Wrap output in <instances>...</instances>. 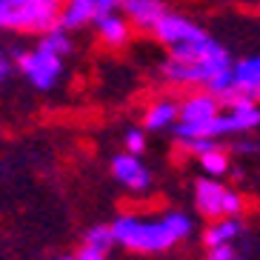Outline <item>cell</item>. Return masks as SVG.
Wrapping results in <instances>:
<instances>
[{
    "mask_svg": "<svg viewBox=\"0 0 260 260\" xmlns=\"http://www.w3.org/2000/svg\"><path fill=\"white\" fill-rule=\"evenodd\" d=\"M117 246L138 254H160L169 252L175 243L191 237L194 232V217L180 209L160 214V217H135V214H120L112 220Z\"/></svg>",
    "mask_w": 260,
    "mask_h": 260,
    "instance_id": "6da1fadb",
    "label": "cell"
},
{
    "mask_svg": "<svg viewBox=\"0 0 260 260\" xmlns=\"http://www.w3.org/2000/svg\"><path fill=\"white\" fill-rule=\"evenodd\" d=\"M235 66L229 49L220 40H214L212 35H203L200 40H191L183 46L169 49V57L163 60L160 75L169 83L177 86H203L206 89L212 80Z\"/></svg>",
    "mask_w": 260,
    "mask_h": 260,
    "instance_id": "7a4b0ae2",
    "label": "cell"
},
{
    "mask_svg": "<svg viewBox=\"0 0 260 260\" xmlns=\"http://www.w3.org/2000/svg\"><path fill=\"white\" fill-rule=\"evenodd\" d=\"M63 3L49 0H29L20 6L0 9V26L3 31H26V35H46L49 29L60 23Z\"/></svg>",
    "mask_w": 260,
    "mask_h": 260,
    "instance_id": "3957f363",
    "label": "cell"
},
{
    "mask_svg": "<svg viewBox=\"0 0 260 260\" xmlns=\"http://www.w3.org/2000/svg\"><path fill=\"white\" fill-rule=\"evenodd\" d=\"M12 57L17 63V72L29 80L38 92H52L63 77V57L49 52L43 46L35 49H12Z\"/></svg>",
    "mask_w": 260,
    "mask_h": 260,
    "instance_id": "277c9868",
    "label": "cell"
},
{
    "mask_svg": "<svg viewBox=\"0 0 260 260\" xmlns=\"http://www.w3.org/2000/svg\"><path fill=\"white\" fill-rule=\"evenodd\" d=\"M112 177L123 186L126 191H146L152 186V172L140 160V154L123 152L112 157Z\"/></svg>",
    "mask_w": 260,
    "mask_h": 260,
    "instance_id": "5b68a950",
    "label": "cell"
},
{
    "mask_svg": "<svg viewBox=\"0 0 260 260\" xmlns=\"http://www.w3.org/2000/svg\"><path fill=\"white\" fill-rule=\"evenodd\" d=\"M226 194L229 189L223 186V177H198L194 180V206L203 217H226Z\"/></svg>",
    "mask_w": 260,
    "mask_h": 260,
    "instance_id": "8992f818",
    "label": "cell"
},
{
    "mask_svg": "<svg viewBox=\"0 0 260 260\" xmlns=\"http://www.w3.org/2000/svg\"><path fill=\"white\" fill-rule=\"evenodd\" d=\"M203 35H206V31L200 29L194 20H189V17H183V15H175V12H166V17H163L160 23H157V29H154V38L169 49L191 43V40H200Z\"/></svg>",
    "mask_w": 260,
    "mask_h": 260,
    "instance_id": "52a82bcc",
    "label": "cell"
},
{
    "mask_svg": "<svg viewBox=\"0 0 260 260\" xmlns=\"http://www.w3.org/2000/svg\"><path fill=\"white\" fill-rule=\"evenodd\" d=\"M235 83H232L229 98L223 100V106L237 98H249L260 103V54H249L243 60H235Z\"/></svg>",
    "mask_w": 260,
    "mask_h": 260,
    "instance_id": "ba28073f",
    "label": "cell"
},
{
    "mask_svg": "<svg viewBox=\"0 0 260 260\" xmlns=\"http://www.w3.org/2000/svg\"><path fill=\"white\" fill-rule=\"evenodd\" d=\"M223 120H226V132L229 138L235 135H249V132L260 129V103L249 98H237L223 106Z\"/></svg>",
    "mask_w": 260,
    "mask_h": 260,
    "instance_id": "9c48e42d",
    "label": "cell"
},
{
    "mask_svg": "<svg viewBox=\"0 0 260 260\" xmlns=\"http://www.w3.org/2000/svg\"><path fill=\"white\" fill-rule=\"evenodd\" d=\"M223 112V100L217 98L214 92L203 89V92H194L189 98L180 100V120L183 123H203L212 120Z\"/></svg>",
    "mask_w": 260,
    "mask_h": 260,
    "instance_id": "30bf717a",
    "label": "cell"
},
{
    "mask_svg": "<svg viewBox=\"0 0 260 260\" xmlns=\"http://www.w3.org/2000/svg\"><path fill=\"white\" fill-rule=\"evenodd\" d=\"M123 15L132 20V26H138L140 31H152L157 29L163 17H166V6L163 0H126Z\"/></svg>",
    "mask_w": 260,
    "mask_h": 260,
    "instance_id": "8fae6325",
    "label": "cell"
},
{
    "mask_svg": "<svg viewBox=\"0 0 260 260\" xmlns=\"http://www.w3.org/2000/svg\"><path fill=\"white\" fill-rule=\"evenodd\" d=\"M177 120H180V100L160 98L146 109L143 126L146 132H166V129H175Z\"/></svg>",
    "mask_w": 260,
    "mask_h": 260,
    "instance_id": "7c38bea8",
    "label": "cell"
},
{
    "mask_svg": "<svg viewBox=\"0 0 260 260\" xmlns=\"http://www.w3.org/2000/svg\"><path fill=\"white\" fill-rule=\"evenodd\" d=\"M129 23H132L129 17L117 15V12L94 17V29H98L100 40H103V43H109V46H123V43L129 40V31H132Z\"/></svg>",
    "mask_w": 260,
    "mask_h": 260,
    "instance_id": "4fadbf2b",
    "label": "cell"
},
{
    "mask_svg": "<svg viewBox=\"0 0 260 260\" xmlns=\"http://www.w3.org/2000/svg\"><path fill=\"white\" fill-rule=\"evenodd\" d=\"M94 17H98L94 0H66L57 26L75 31V29H83V26H94Z\"/></svg>",
    "mask_w": 260,
    "mask_h": 260,
    "instance_id": "5bb4252c",
    "label": "cell"
},
{
    "mask_svg": "<svg viewBox=\"0 0 260 260\" xmlns=\"http://www.w3.org/2000/svg\"><path fill=\"white\" fill-rule=\"evenodd\" d=\"M240 235H243V223L237 220V217H217L203 232V243H206V249H212V246L235 243Z\"/></svg>",
    "mask_w": 260,
    "mask_h": 260,
    "instance_id": "9a60e30c",
    "label": "cell"
},
{
    "mask_svg": "<svg viewBox=\"0 0 260 260\" xmlns=\"http://www.w3.org/2000/svg\"><path fill=\"white\" fill-rule=\"evenodd\" d=\"M198 163H200V172L209 177H226L232 172V157L229 152H223L220 146L212 149V152H203L198 157Z\"/></svg>",
    "mask_w": 260,
    "mask_h": 260,
    "instance_id": "2e32d148",
    "label": "cell"
},
{
    "mask_svg": "<svg viewBox=\"0 0 260 260\" xmlns=\"http://www.w3.org/2000/svg\"><path fill=\"white\" fill-rule=\"evenodd\" d=\"M38 46H43V49H49V52L66 57V54L72 52L69 29H63V26H54V29H49L46 35H40V43H38Z\"/></svg>",
    "mask_w": 260,
    "mask_h": 260,
    "instance_id": "e0dca14e",
    "label": "cell"
},
{
    "mask_svg": "<svg viewBox=\"0 0 260 260\" xmlns=\"http://www.w3.org/2000/svg\"><path fill=\"white\" fill-rule=\"evenodd\" d=\"M83 243L86 246H94V249H100V252H109L112 246H117L112 223H98V226H92V229H86Z\"/></svg>",
    "mask_w": 260,
    "mask_h": 260,
    "instance_id": "ac0fdd59",
    "label": "cell"
},
{
    "mask_svg": "<svg viewBox=\"0 0 260 260\" xmlns=\"http://www.w3.org/2000/svg\"><path fill=\"white\" fill-rule=\"evenodd\" d=\"M123 143H126V152L143 154L146 152V132L143 129H129L123 135Z\"/></svg>",
    "mask_w": 260,
    "mask_h": 260,
    "instance_id": "d6986e66",
    "label": "cell"
},
{
    "mask_svg": "<svg viewBox=\"0 0 260 260\" xmlns=\"http://www.w3.org/2000/svg\"><path fill=\"white\" fill-rule=\"evenodd\" d=\"M180 146H183L189 154L200 157L203 152H212V149H217V140H214V138H194V140H183Z\"/></svg>",
    "mask_w": 260,
    "mask_h": 260,
    "instance_id": "ffe728a7",
    "label": "cell"
},
{
    "mask_svg": "<svg viewBox=\"0 0 260 260\" xmlns=\"http://www.w3.org/2000/svg\"><path fill=\"white\" fill-rule=\"evenodd\" d=\"M206 260H240V252L235 249V243L212 246V249L206 252Z\"/></svg>",
    "mask_w": 260,
    "mask_h": 260,
    "instance_id": "44dd1931",
    "label": "cell"
},
{
    "mask_svg": "<svg viewBox=\"0 0 260 260\" xmlns=\"http://www.w3.org/2000/svg\"><path fill=\"white\" fill-rule=\"evenodd\" d=\"M240 212H243V198H240V191L229 189V194H226V217H237Z\"/></svg>",
    "mask_w": 260,
    "mask_h": 260,
    "instance_id": "7402d4cb",
    "label": "cell"
},
{
    "mask_svg": "<svg viewBox=\"0 0 260 260\" xmlns=\"http://www.w3.org/2000/svg\"><path fill=\"white\" fill-rule=\"evenodd\" d=\"M98 6V15H112V12H123L126 0H94Z\"/></svg>",
    "mask_w": 260,
    "mask_h": 260,
    "instance_id": "603a6c76",
    "label": "cell"
},
{
    "mask_svg": "<svg viewBox=\"0 0 260 260\" xmlns=\"http://www.w3.org/2000/svg\"><path fill=\"white\" fill-rule=\"evenodd\" d=\"M15 60V57H12V54H3V57H0V80H3V83H9V80H12V75H15V66L17 63H12Z\"/></svg>",
    "mask_w": 260,
    "mask_h": 260,
    "instance_id": "cb8c5ba5",
    "label": "cell"
},
{
    "mask_svg": "<svg viewBox=\"0 0 260 260\" xmlns=\"http://www.w3.org/2000/svg\"><path fill=\"white\" fill-rule=\"evenodd\" d=\"M77 257H80V260H106V252H100V249H94V246H86L83 243V249L77 252Z\"/></svg>",
    "mask_w": 260,
    "mask_h": 260,
    "instance_id": "d4e9b609",
    "label": "cell"
},
{
    "mask_svg": "<svg viewBox=\"0 0 260 260\" xmlns=\"http://www.w3.org/2000/svg\"><path fill=\"white\" fill-rule=\"evenodd\" d=\"M235 152H240V154H252V152H260V143H249V140H237L235 143Z\"/></svg>",
    "mask_w": 260,
    "mask_h": 260,
    "instance_id": "484cf974",
    "label": "cell"
},
{
    "mask_svg": "<svg viewBox=\"0 0 260 260\" xmlns=\"http://www.w3.org/2000/svg\"><path fill=\"white\" fill-rule=\"evenodd\" d=\"M20 3H29V0H0V9H12L20 6ZM49 3H66V0H49Z\"/></svg>",
    "mask_w": 260,
    "mask_h": 260,
    "instance_id": "4316f807",
    "label": "cell"
},
{
    "mask_svg": "<svg viewBox=\"0 0 260 260\" xmlns=\"http://www.w3.org/2000/svg\"><path fill=\"white\" fill-rule=\"evenodd\" d=\"M57 260H80L77 254H63V257H57Z\"/></svg>",
    "mask_w": 260,
    "mask_h": 260,
    "instance_id": "83f0119b",
    "label": "cell"
}]
</instances>
